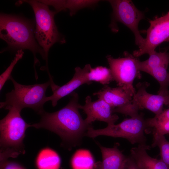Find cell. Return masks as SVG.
<instances>
[{
  "instance_id": "obj_1",
  "label": "cell",
  "mask_w": 169,
  "mask_h": 169,
  "mask_svg": "<svg viewBox=\"0 0 169 169\" xmlns=\"http://www.w3.org/2000/svg\"><path fill=\"white\" fill-rule=\"evenodd\" d=\"M70 94L71 98L65 106L54 112L44 110L40 114V121L31 125L36 128H44L56 133L66 144L74 145L91 126L83 119L79 112L78 94L73 92Z\"/></svg>"
},
{
  "instance_id": "obj_2",
  "label": "cell",
  "mask_w": 169,
  "mask_h": 169,
  "mask_svg": "<svg viewBox=\"0 0 169 169\" xmlns=\"http://www.w3.org/2000/svg\"><path fill=\"white\" fill-rule=\"evenodd\" d=\"M31 22L18 16L1 13L0 15V37L8 44L7 49L18 51L27 49L34 55V66L39 63L36 54L39 53L45 60L44 51L34 36Z\"/></svg>"
},
{
  "instance_id": "obj_3",
  "label": "cell",
  "mask_w": 169,
  "mask_h": 169,
  "mask_svg": "<svg viewBox=\"0 0 169 169\" xmlns=\"http://www.w3.org/2000/svg\"><path fill=\"white\" fill-rule=\"evenodd\" d=\"M7 115L0 121V163L9 158H16L25 153L23 140L27 129L32 127L21 115V111L11 106Z\"/></svg>"
},
{
  "instance_id": "obj_4",
  "label": "cell",
  "mask_w": 169,
  "mask_h": 169,
  "mask_svg": "<svg viewBox=\"0 0 169 169\" xmlns=\"http://www.w3.org/2000/svg\"><path fill=\"white\" fill-rule=\"evenodd\" d=\"M24 2L30 5L33 11L36 21L35 37L44 54L46 65L44 69L50 75L48 63L49 50L56 43L62 44L65 42V38L59 32L55 23L54 16L58 13L51 10L48 5L38 0L19 1L16 5H19Z\"/></svg>"
},
{
  "instance_id": "obj_5",
  "label": "cell",
  "mask_w": 169,
  "mask_h": 169,
  "mask_svg": "<svg viewBox=\"0 0 169 169\" xmlns=\"http://www.w3.org/2000/svg\"><path fill=\"white\" fill-rule=\"evenodd\" d=\"M10 79L14 89L6 94L5 100L0 103V108L11 106L21 111L28 108L39 115L44 111L43 107L47 97L46 91L51 84L49 80L43 84L27 85L17 83L12 76Z\"/></svg>"
},
{
  "instance_id": "obj_6",
  "label": "cell",
  "mask_w": 169,
  "mask_h": 169,
  "mask_svg": "<svg viewBox=\"0 0 169 169\" xmlns=\"http://www.w3.org/2000/svg\"><path fill=\"white\" fill-rule=\"evenodd\" d=\"M146 119L141 113L124 120L117 125H108L105 128L94 129L89 127L85 135L92 138L99 136H106L126 139L132 144H145L146 138L144 134L147 130Z\"/></svg>"
},
{
  "instance_id": "obj_7",
  "label": "cell",
  "mask_w": 169,
  "mask_h": 169,
  "mask_svg": "<svg viewBox=\"0 0 169 169\" xmlns=\"http://www.w3.org/2000/svg\"><path fill=\"white\" fill-rule=\"evenodd\" d=\"M112 8V20L110 27L112 31L117 32V25L120 22L129 28L134 34L136 44L140 47L143 44L145 38L141 35L139 30L140 22L145 18L144 13L138 9L131 0H112L107 1Z\"/></svg>"
},
{
  "instance_id": "obj_8",
  "label": "cell",
  "mask_w": 169,
  "mask_h": 169,
  "mask_svg": "<svg viewBox=\"0 0 169 169\" xmlns=\"http://www.w3.org/2000/svg\"><path fill=\"white\" fill-rule=\"evenodd\" d=\"M122 58H115L110 55L106 56L114 81L118 86L136 91L133 83L136 78L141 79L138 63L139 59L125 51Z\"/></svg>"
},
{
  "instance_id": "obj_9",
  "label": "cell",
  "mask_w": 169,
  "mask_h": 169,
  "mask_svg": "<svg viewBox=\"0 0 169 169\" xmlns=\"http://www.w3.org/2000/svg\"><path fill=\"white\" fill-rule=\"evenodd\" d=\"M135 92L123 87L112 88L105 85L93 95L108 103L113 113H120L132 117L138 115L139 110L133 101Z\"/></svg>"
},
{
  "instance_id": "obj_10",
  "label": "cell",
  "mask_w": 169,
  "mask_h": 169,
  "mask_svg": "<svg viewBox=\"0 0 169 169\" xmlns=\"http://www.w3.org/2000/svg\"><path fill=\"white\" fill-rule=\"evenodd\" d=\"M150 26L142 45L134 51L136 57L145 54L149 55L156 51V47L164 42L169 41V12L165 15L149 21Z\"/></svg>"
},
{
  "instance_id": "obj_11",
  "label": "cell",
  "mask_w": 169,
  "mask_h": 169,
  "mask_svg": "<svg viewBox=\"0 0 169 169\" xmlns=\"http://www.w3.org/2000/svg\"><path fill=\"white\" fill-rule=\"evenodd\" d=\"M84 105H80L79 107L86 114L84 120L89 125L96 120H99L107 123L108 125H113L119 119L117 115L112 114L110 106L102 99L99 98L96 101H92L91 97L87 96Z\"/></svg>"
},
{
  "instance_id": "obj_12",
  "label": "cell",
  "mask_w": 169,
  "mask_h": 169,
  "mask_svg": "<svg viewBox=\"0 0 169 169\" xmlns=\"http://www.w3.org/2000/svg\"><path fill=\"white\" fill-rule=\"evenodd\" d=\"M149 85L147 82L137 84L133 101L139 110L146 109L157 115L163 110L166 96L149 93L146 90Z\"/></svg>"
},
{
  "instance_id": "obj_13",
  "label": "cell",
  "mask_w": 169,
  "mask_h": 169,
  "mask_svg": "<svg viewBox=\"0 0 169 169\" xmlns=\"http://www.w3.org/2000/svg\"><path fill=\"white\" fill-rule=\"evenodd\" d=\"M91 67L90 64H86L82 69L79 67H76L73 78L66 84L61 86H58L53 90V94L47 97L46 102L51 101L52 106L54 107L57 105L58 100L71 94L81 85L91 83L88 81L87 77L88 73Z\"/></svg>"
},
{
  "instance_id": "obj_14",
  "label": "cell",
  "mask_w": 169,
  "mask_h": 169,
  "mask_svg": "<svg viewBox=\"0 0 169 169\" xmlns=\"http://www.w3.org/2000/svg\"><path fill=\"white\" fill-rule=\"evenodd\" d=\"M150 147L145 144H139L130 151L131 157L141 169H169L161 159L153 158L147 153Z\"/></svg>"
},
{
  "instance_id": "obj_15",
  "label": "cell",
  "mask_w": 169,
  "mask_h": 169,
  "mask_svg": "<svg viewBox=\"0 0 169 169\" xmlns=\"http://www.w3.org/2000/svg\"><path fill=\"white\" fill-rule=\"evenodd\" d=\"M102 157V161L98 169H123L127 157L118 149L117 145L109 148L98 145Z\"/></svg>"
},
{
  "instance_id": "obj_16",
  "label": "cell",
  "mask_w": 169,
  "mask_h": 169,
  "mask_svg": "<svg viewBox=\"0 0 169 169\" xmlns=\"http://www.w3.org/2000/svg\"><path fill=\"white\" fill-rule=\"evenodd\" d=\"M61 163V160L59 154L49 147L40 150L35 161L37 169H59Z\"/></svg>"
},
{
  "instance_id": "obj_17",
  "label": "cell",
  "mask_w": 169,
  "mask_h": 169,
  "mask_svg": "<svg viewBox=\"0 0 169 169\" xmlns=\"http://www.w3.org/2000/svg\"><path fill=\"white\" fill-rule=\"evenodd\" d=\"M149 58L146 60L138 63L140 71L148 74L152 69L161 66H168L169 64V53L166 51L157 52L156 51L150 54Z\"/></svg>"
},
{
  "instance_id": "obj_18",
  "label": "cell",
  "mask_w": 169,
  "mask_h": 169,
  "mask_svg": "<svg viewBox=\"0 0 169 169\" xmlns=\"http://www.w3.org/2000/svg\"><path fill=\"white\" fill-rule=\"evenodd\" d=\"M146 121L147 129H151L153 134L164 136L169 134V108L152 118L146 119Z\"/></svg>"
},
{
  "instance_id": "obj_19",
  "label": "cell",
  "mask_w": 169,
  "mask_h": 169,
  "mask_svg": "<svg viewBox=\"0 0 169 169\" xmlns=\"http://www.w3.org/2000/svg\"><path fill=\"white\" fill-rule=\"evenodd\" d=\"M70 164L72 169H94L95 166L94 159L90 152L82 149L74 154Z\"/></svg>"
},
{
  "instance_id": "obj_20",
  "label": "cell",
  "mask_w": 169,
  "mask_h": 169,
  "mask_svg": "<svg viewBox=\"0 0 169 169\" xmlns=\"http://www.w3.org/2000/svg\"><path fill=\"white\" fill-rule=\"evenodd\" d=\"M88 81H95L103 85H107L114 81L110 69L105 67L99 66L95 68L91 67L87 74Z\"/></svg>"
},
{
  "instance_id": "obj_21",
  "label": "cell",
  "mask_w": 169,
  "mask_h": 169,
  "mask_svg": "<svg viewBox=\"0 0 169 169\" xmlns=\"http://www.w3.org/2000/svg\"><path fill=\"white\" fill-rule=\"evenodd\" d=\"M153 134V141L152 147L158 146L159 148L161 159L169 168V141L164 135L156 133Z\"/></svg>"
},
{
  "instance_id": "obj_22",
  "label": "cell",
  "mask_w": 169,
  "mask_h": 169,
  "mask_svg": "<svg viewBox=\"0 0 169 169\" xmlns=\"http://www.w3.org/2000/svg\"><path fill=\"white\" fill-rule=\"evenodd\" d=\"M99 0H68L65 1V10L68 9L71 16L75 14L79 10L95 6Z\"/></svg>"
},
{
  "instance_id": "obj_23",
  "label": "cell",
  "mask_w": 169,
  "mask_h": 169,
  "mask_svg": "<svg viewBox=\"0 0 169 169\" xmlns=\"http://www.w3.org/2000/svg\"><path fill=\"white\" fill-rule=\"evenodd\" d=\"M24 52L23 50L17 51L14 59L12 61L9 66L0 76V90H2L5 82L10 79L12 70L18 62L22 59Z\"/></svg>"
},
{
  "instance_id": "obj_24",
  "label": "cell",
  "mask_w": 169,
  "mask_h": 169,
  "mask_svg": "<svg viewBox=\"0 0 169 169\" xmlns=\"http://www.w3.org/2000/svg\"><path fill=\"white\" fill-rule=\"evenodd\" d=\"M0 169H26L19 163L7 160L0 164Z\"/></svg>"
},
{
  "instance_id": "obj_25",
  "label": "cell",
  "mask_w": 169,
  "mask_h": 169,
  "mask_svg": "<svg viewBox=\"0 0 169 169\" xmlns=\"http://www.w3.org/2000/svg\"><path fill=\"white\" fill-rule=\"evenodd\" d=\"M123 169H141L131 156L128 157Z\"/></svg>"
},
{
  "instance_id": "obj_26",
  "label": "cell",
  "mask_w": 169,
  "mask_h": 169,
  "mask_svg": "<svg viewBox=\"0 0 169 169\" xmlns=\"http://www.w3.org/2000/svg\"><path fill=\"white\" fill-rule=\"evenodd\" d=\"M164 105L169 106V95L166 96Z\"/></svg>"
}]
</instances>
